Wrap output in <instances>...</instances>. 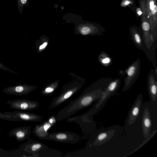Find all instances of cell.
Instances as JSON below:
<instances>
[{
	"mask_svg": "<svg viewBox=\"0 0 157 157\" xmlns=\"http://www.w3.org/2000/svg\"><path fill=\"white\" fill-rule=\"evenodd\" d=\"M104 91L96 89L92 84L79 96L61 109L56 116V121L67 118L81 110L90 106L94 102L98 101Z\"/></svg>",
	"mask_w": 157,
	"mask_h": 157,
	"instance_id": "1",
	"label": "cell"
},
{
	"mask_svg": "<svg viewBox=\"0 0 157 157\" xmlns=\"http://www.w3.org/2000/svg\"><path fill=\"white\" fill-rule=\"evenodd\" d=\"M121 82V80L119 78L111 81L102 92L99 100L94 104L91 109L85 113L86 116L92 118L93 115L101 109L108 99L118 90Z\"/></svg>",
	"mask_w": 157,
	"mask_h": 157,
	"instance_id": "2",
	"label": "cell"
},
{
	"mask_svg": "<svg viewBox=\"0 0 157 157\" xmlns=\"http://www.w3.org/2000/svg\"><path fill=\"white\" fill-rule=\"evenodd\" d=\"M140 61L138 58L125 70L119 71V74L120 75H126L124 79L123 92L128 90L135 82L140 75Z\"/></svg>",
	"mask_w": 157,
	"mask_h": 157,
	"instance_id": "3",
	"label": "cell"
},
{
	"mask_svg": "<svg viewBox=\"0 0 157 157\" xmlns=\"http://www.w3.org/2000/svg\"><path fill=\"white\" fill-rule=\"evenodd\" d=\"M44 140H48L59 142L76 144L80 140V136L76 133L68 131H60L48 133Z\"/></svg>",
	"mask_w": 157,
	"mask_h": 157,
	"instance_id": "4",
	"label": "cell"
},
{
	"mask_svg": "<svg viewBox=\"0 0 157 157\" xmlns=\"http://www.w3.org/2000/svg\"><path fill=\"white\" fill-rule=\"evenodd\" d=\"M6 103L10 105V108L19 110H32L37 109L39 105L38 101L25 98L8 100Z\"/></svg>",
	"mask_w": 157,
	"mask_h": 157,
	"instance_id": "5",
	"label": "cell"
},
{
	"mask_svg": "<svg viewBox=\"0 0 157 157\" xmlns=\"http://www.w3.org/2000/svg\"><path fill=\"white\" fill-rule=\"evenodd\" d=\"M141 26L142 31L143 42L146 48L149 49L154 42L151 34L150 23L147 18L146 10L141 9Z\"/></svg>",
	"mask_w": 157,
	"mask_h": 157,
	"instance_id": "6",
	"label": "cell"
},
{
	"mask_svg": "<svg viewBox=\"0 0 157 157\" xmlns=\"http://www.w3.org/2000/svg\"><path fill=\"white\" fill-rule=\"evenodd\" d=\"M56 117L52 116L40 124L36 125L33 130V133L39 139L44 140L49 130L56 123Z\"/></svg>",
	"mask_w": 157,
	"mask_h": 157,
	"instance_id": "7",
	"label": "cell"
},
{
	"mask_svg": "<svg viewBox=\"0 0 157 157\" xmlns=\"http://www.w3.org/2000/svg\"><path fill=\"white\" fill-rule=\"evenodd\" d=\"M48 148L47 145L41 142L35 140H29L22 144L20 149L23 151L31 154L32 157H38V153Z\"/></svg>",
	"mask_w": 157,
	"mask_h": 157,
	"instance_id": "8",
	"label": "cell"
},
{
	"mask_svg": "<svg viewBox=\"0 0 157 157\" xmlns=\"http://www.w3.org/2000/svg\"><path fill=\"white\" fill-rule=\"evenodd\" d=\"M80 88L78 86H72L65 89L59 95L53 99L48 109H52L59 106L72 96Z\"/></svg>",
	"mask_w": 157,
	"mask_h": 157,
	"instance_id": "9",
	"label": "cell"
},
{
	"mask_svg": "<svg viewBox=\"0 0 157 157\" xmlns=\"http://www.w3.org/2000/svg\"><path fill=\"white\" fill-rule=\"evenodd\" d=\"M36 88L35 86L32 85L19 84L6 87L3 89V91L10 95L23 96L28 94Z\"/></svg>",
	"mask_w": 157,
	"mask_h": 157,
	"instance_id": "10",
	"label": "cell"
},
{
	"mask_svg": "<svg viewBox=\"0 0 157 157\" xmlns=\"http://www.w3.org/2000/svg\"><path fill=\"white\" fill-rule=\"evenodd\" d=\"M106 31L105 29L100 24L89 21H86L81 24V33L83 35H102Z\"/></svg>",
	"mask_w": 157,
	"mask_h": 157,
	"instance_id": "11",
	"label": "cell"
},
{
	"mask_svg": "<svg viewBox=\"0 0 157 157\" xmlns=\"http://www.w3.org/2000/svg\"><path fill=\"white\" fill-rule=\"evenodd\" d=\"M157 75L154 70L150 71L147 77V90L150 101L155 102L157 98Z\"/></svg>",
	"mask_w": 157,
	"mask_h": 157,
	"instance_id": "12",
	"label": "cell"
},
{
	"mask_svg": "<svg viewBox=\"0 0 157 157\" xmlns=\"http://www.w3.org/2000/svg\"><path fill=\"white\" fill-rule=\"evenodd\" d=\"M143 95L142 94L137 95L128 113L127 121L129 125L133 124L136 121L140 113L141 107L142 105Z\"/></svg>",
	"mask_w": 157,
	"mask_h": 157,
	"instance_id": "13",
	"label": "cell"
},
{
	"mask_svg": "<svg viewBox=\"0 0 157 157\" xmlns=\"http://www.w3.org/2000/svg\"><path fill=\"white\" fill-rule=\"evenodd\" d=\"M30 126H23L17 127L10 131L9 136L14 137L19 142L23 141L29 138L31 133Z\"/></svg>",
	"mask_w": 157,
	"mask_h": 157,
	"instance_id": "14",
	"label": "cell"
},
{
	"mask_svg": "<svg viewBox=\"0 0 157 157\" xmlns=\"http://www.w3.org/2000/svg\"><path fill=\"white\" fill-rule=\"evenodd\" d=\"M5 114H9L17 117L20 121L32 122L41 121L43 117L37 114L22 111H16L13 112H6Z\"/></svg>",
	"mask_w": 157,
	"mask_h": 157,
	"instance_id": "15",
	"label": "cell"
},
{
	"mask_svg": "<svg viewBox=\"0 0 157 157\" xmlns=\"http://www.w3.org/2000/svg\"><path fill=\"white\" fill-rule=\"evenodd\" d=\"M129 33L131 39L139 50H142L143 43L142 33L138 27L132 26L129 27Z\"/></svg>",
	"mask_w": 157,
	"mask_h": 157,
	"instance_id": "16",
	"label": "cell"
},
{
	"mask_svg": "<svg viewBox=\"0 0 157 157\" xmlns=\"http://www.w3.org/2000/svg\"><path fill=\"white\" fill-rule=\"evenodd\" d=\"M152 126V121L148 109H144L142 119V132L144 137L147 138L150 135Z\"/></svg>",
	"mask_w": 157,
	"mask_h": 157,
	"instance_id": "17",
	"label": "cell"
},
{
	"mask_svg": "<svg viewBox=\"0 0 157 157\" xmlns=\"http://www.w3.org/2000/svg\"><path fill=\"white\" fill-rule=\"evenodd\" d=\"M114 133V130H111L99 133L94 140L90 143L89 146H96L104 144L110 140L113 136Z\"/></svg>",
	"mask_w": 157,
	"mask_h": 157,
	"instance_id": "18",
	"label": "cell"
},
{
	"mask_svg": "<svg viewBox=\"0 0 157 157\" xmlns=\"http://www.w3.org/2000/svg\"><path fill=\"white\" fill-rule=\"evenodd\" d=\"M38 157H60L61 153L57 151L49 148L40 151L37 154Z\"/></svg>",
	"mask_w": 157,
	"mask_h": 157,
	"instance_id": "19",
	"label": "cell"
},
{
	"mask_svg": "<svg viewBox=\"0 0 157 157\" xmlns=\"http://www.w3.org/2000/svg\"><path fill=\"white\" fill-rule=\"evenodd\" d=\"M99 61L101 64L105 66H109L112 64V59L105 52L102 51L98 57Z\"/></svg>",
	"mask_w": 157,
	"mask_h": 157,
	"instance_id": "20",
	"label": "cell"
},
{
	"mask_svg": "<svg viewBox=\"0 0 157 157\" xmlns=\"http://www.w3.org/2000/svg\"><path fill=\"white\" fill-rule=\"evenodd\" d=\"M156 3V0H147L146 1L145 8L146 16L147 18L148 21L151 17V10Z\"/></svg>",
	"mask_w": 157,
	"mask_h": 157,
	"instance_id": "21",
	"label": "cell"
},
{
	"mask_svg": "<svg viewBox=\"0 0 157 157\" xmlns=\"http://www.w3.org/2000/svg\"><path fill=\"white\" fill-rule=\"evenodd\" d=\"M0 119L8 121H18L20 120L16 116L6 114L0 112Z\"/></svg>",
	"mask_w": 157,
	"mask_h": 157,
	"instance_id": "22",
	"label": "cell"
},
{
	"mask_svg": "<svg viewBox=\"0 0 157 157\" xmlns=\"http://www.w3.org/2000/svg\"><path fill=\"white\" fill-rule=\"evenodd\" d=\"M56 88V86H51L46 87L41 92V94L44 95L51 96Z\"/></svg>",
	"mask_w": 157,
	"mask_h": 157,
	"instance_id": "23",
	"label": "cell"
},
{
	"mask_svg": "<svg viewBox=\"0 0 157 157\" xmlns=\"http://www.w3.org/2000/svg\"><path fill=\"white\" fill-rule=\"evenodd\" d=\"M120 6L123 7H128L131 9L136 6L135 2H133L129 0H122Z\"/></svg>",
	"mask_w": 157,
	"mask_h": 157,
	"instance_id": "24",
	"label": "cell"
},
{
	"mask_svg": "<svg viewBox=\"0 0 157 157\" xmlns=\"http://www.w3.org/2000/svg\"><path fill=\"white\" fill-rule=\"evenodd\" d=\"M132 10L135 12L137 19L138 18V17H139L141 16L142 14V11L140 7H137L135 6L132 8Z\"/></svg>",
	"mask_w": 157,
	"mask_h": 157,
	"instance_id": "25",
	"label": "cell"
},
{
	"mask_svg": "<svg viewBox=\"0 0 157 157\" xmlns=\"http://www.w3.org/2000/svg\"><path fill=\"white\" fill-rule=\"evenodd\" d=\"M0 69L4 71H6L11 72L12 73L17 74H18V73L16 72H15L13 71V70L10 69L6 67L1 62H0Z\"/></svg>",
	"mask_w": 157,
	"mask_h": 157,
	"instance_id": "26",
	"label": "cell"
},
{
	"mask_svg": "<svg viewBox=\"0 0 157 157\" xmlns=\"http://www.w3.org/2000/svg\"><path fill=\"white\" fill-rule=\"evenodd\" d=\"M48 43L47 42H45L43 44L41 45L39 47V49L40 50L43 49L47 45Z\"/></svg>",
	"mask_w": 157,
	"mask_h": 157,
	"instance_id": "27",
	"label": "cell"
},
{
	"mask_svg": "<svg viewBox=\"0 0 157 157\" xmlns=\"http://www.w3.org/2000/svg\"><path fill=\"white\" fill-rule=\"evenodd\" d=\"M21 3L23 4H25L27 1V0H21Z\"/></svg>",
	"mask_w": 157,
	"mask_h": 157,
	"instance_id": "28",
	"label": "cell"
},
{
	"mask_svg": "<svg viewBox=\"0 0 157 157\" xmlns=\"http://www.w3.org/2000/svg\"><path fill=\"white\" fill-rule=\"evenodd\" d=\"M130 0L133 2H135V0Z\"/></svg>",
	"mask_w": 157,
	"mask_h": 157,
	"instance_id": "29",
	"label": "cell"
},
{
	"mask_svg": "<svg viewBox=\"0 0 157 157\" xmlns=\"http://www.w3.org/2000/svg\"><path fill=\"white\" fill-rule=\"evenodd\" d=\"M1 132V129L0 128V133Z\"/></svg>",
	"mask_w": 157,
	"mask_h": 157,
	"instance_id": "30",
	"label": "cell"
},
{
	"mask_svg": "<svg viewBox=\"0 0 157 157\" xmlns=\"http://www.w3.org/2000/svg\"><path fill=\"white\" fill-rule=\"evenodd\" d=\"M0 154H1V153H0Z\"/></svg>",
	"mask_w": 157,
	"mask_h": 157,
	"instance_id": "31",
	"label": "cell"
}]
</instances>
